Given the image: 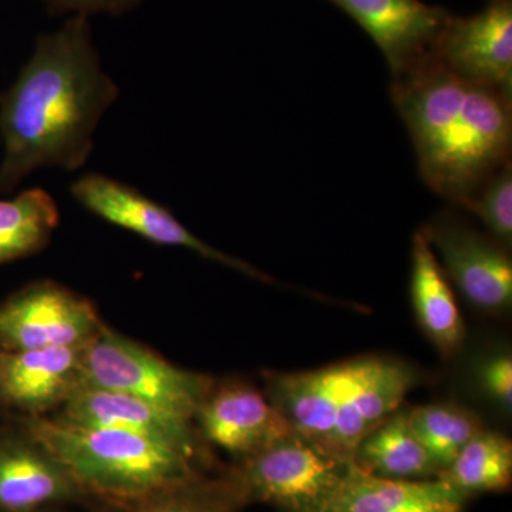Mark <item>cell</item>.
Listing matches in <instances>:
<instances>
[{"instance_id": "cell-1", "label": "cell", "mask_w": 512, "mask_h": 512, "mask_svg": "<svg viewBox=\"0 0 512 512\" xmlns=\"http://www.w3.org/2000/svg\"><path fill=\"white\" fill-rule=\"evenodd\" d=\"M119 94L101 67L89 19L70 16L62 28L37 36L32 56L0 94V194L42 168L84 167Z\"/></svg>"}, {"instance_id": "cell-2", "label": "cell", "mask_w": 512, "mask_h": 512, "mask_svg": "<svg viewBox=\"0 0 512 512\" xmlns=\"http://www.w3.org/2000/svg\"><path fill=\"white\" fill-rule=\"evenodd\" d=\"M394 106L412 137L424 183L467 208L511 161V97L429 59L393 79Z\"/></svg>"}, {"instance_id": "cell-3", "label": "cell", "mask_w": 512, "mask_h": 512, "mask_svg": "<svg viewBox=\"0 0 512 512\" xmlns=\"http://www.w3.org/2000/svg\"><path fill=\"white\" fill-rule=\"evenodd\" d=\"M28 431L84 493L123 507L202 476L200 461L136 434L39 416L28 420Z\"/></svg>"}, {"instance_id": "cell-4", "label": "cell", "mask_w": 512, "mask_h": 512, "mask_svg": "<svg viewBox=\"0 0 512 512\" xmlns=\"http://www.w3.org/2000/svg\"><path fill=\"white\" fill-rule=\"evenodd\" d=\"M80 384L128 394L188 420L214 387L210 377L171 365L106 326L83 346Z\"/></svg>"}, {"instance_id": "cell-5", "label": "cell", "mask_w": 512, "mask_h": 512, "mask_svg": "<svg viewBox=\"0 0 512 512\" xmlns=\"http://www.w3.org/2000/svg\"><path fill=\"white\" fill-rule=\"evenodd\" d=\"M353 461L293 433L232 470L248 503L284 512H328Z\"/></svg>"}, {"instance_id": "cell-6", "label": "cell", "mask_w": 512, "mask_h": 512, "mask_svg": "<svg viewBox=\"0 0 512 512\" xmlns=\"http://www.w3.org/2000/svg\"><path fill=\"white\" fill-rule=\"evenodd\" d=\"M70 192L74 200L96 217L134 232L153 244L187 248L208 261L228 266L255 281L275 284L274 278L255 266L202 241L188 231L167 207L151 200L131 185L107 175L90 173L74 181Z\"/></svg>"}, {"instance_id": "cell-7", "label": "cell", "mask_w": 512, "mask_h": 512, "mask_svg": "<svg viewBox=\"0 0 512 512\" xmlns=\"http://www.w3.org/2000/svg\"><path fill=\"white\" fill-rule=\"evenodd\" d=\"M450 284L474 309L501 315L512 305V262L508 248L485 237L454 212L423 228Z\"/></svg>"}, {"instance_id": "cell-8", "label": "cell", "mask_w": 512, "mask_h": 512, "mask_svg": "<svg viewBox=\"0 0 512 512\" xmlns=\"http://www.w3.org/2000/svg\"><path fill=\"white\" fill-rule=\"evenodd\" d=\"M101 326L92 302L55 282H36L0 305V350L83 346Z\"/></svg>"}, {"instance_id": "cell-9", "label": "cell", "mask_w": 512, "mask_h": 512, "mask_svg": "<svg viewBox=\"0 0 512 512\" xmlns=\"http://www.w3.org/2000/svg\"><path fill=\"white\" fill-rule=\"evenodd\" d=\"M430 59L457 76L512 96V0L448 19Z\"/></svg>"}, {"instance_id": "cell-10", "label": "cell", "mask_w": 512, "mask_h": 512, "mask_svg": "<svg viewBox=\"0 0 512 512\" xmlns=\"http://www.w3.org/2000/svg\"><path fill=\"white\" fill-rule=\"evenodd\" d=\"M382 50L393 79L427 62L451 13L421 0H329Z\"/></svg>"}, {"instance_id": "cell-11", "label": "cell", "mask_w": 512, "mask_h": 512, "mask_svg": "<svg viewBox=\"0 0 512 512\" xmlns=\"http://www.w3.org/2000/svg\"><path fill=\"white\" fill-rule=\"evenodd\" d=\"M419 382L412 366L392 357H356L355 372L340 402L329 451L352 460L357 444L402 409Z\"/></svg>"}, {"instance_id": "cell-12", "label": "cell", "mask_w": 512, "mask_h": 512, "mask_svg": "<svg viewBox=\"0 0 512 512\" xmlns=\"http://www.w3.org/2000/svg\"><path fill=\"white\" fill-rule=\"evenodd\" d=\"M59 419L77 426L124 431L156 440L202 461L201 446L192 420L184 419L154 404L97 387L79 384L62 404Z\"/></svg>"}, {"instance_id": "cell-13", "label": "cell", "mask_w": 512, "mask_h": 512, "mask_svg": "<svg viewBox=\"0 0 512 512\" xmlns=\"http://www.w3.org/2000/svg\"><path fill=\"white\" fill-rule=\"evenodd\" d=\"M194 420L205 440L241 460L295 433L265 393L241 383L212 387Z\"/></svg>"}, {"instance_id": "cell-14", "label": "cell", "mask_w": 512, "mask_h": 512, "mask_svg": "<svg viewBox=\"0 0 512 512\" xmlns=\"http://www.w3.org/2000/svg\"><path fill=\"white\" fill-rule=\"evenodd\" d=\"M355 366L356 359H350L308 372L269 373L265 394L298 436L329 451L340 402Z\"/></svg>"}, {"instance_id": "cell-15", "label": "cell", "mask_w": 512, "mask_h": 512, "mask_svg": "<svg viewBox=\"0 0 512 512\" xmlns=\"http://www.w3.org/2000/svg\"><path fill=\"white\" fill-rule=\"evenodd\" d=\"M83 346L0 350V400L33 416L60 406L80 384Z\"/></svg>"}, {"instance_id": "cell-16", "label": "cell", "mask_w": 512, "mask_h": 512, "mask_svg": "<svg viewBox=\"0 0 512 512\" xmlns=\"http://www.w3.org/2000/svg\"><path fill=\"white\" fill-rule=\"evenodd\" d=\"M467 500L440 478L392 480L353 463L328 512H463Z\"/></svg>"}, {"instance_id": "cell-17", "label": "cell", "mask_w": 512, "mask_h": 512, "mask_svg": "<svg viewBox=\"0 0 512 512\" xmlns=\"http://www.w3.org/2000/svg\"><path fill=\"white\" fill-rule=\"evenodd\" d=\"M83 494L62 463L32 439L0 444V510H39Z\"/></svg>"}, {"instance_id": "cell-18", "label": "cell", "mask_w": 512, "mask_h": 512, "mask_svg": "<svg viewBox=\"0 0 512 512\" xmlns=\"http://www.w3.org/2000/svg\"><path fill=\"white\" fill-rule=\"evenodd\" d=\"M410 289L421 329L440 355L450 359L463 346L466 326L450 281L423 229L413 238Z\"/></svg>"}, {"instance_id": "cell-19", "label": "cell", "mask_w": 512, "mask_h": 512, "mask_svg": "<svg viewBox=\"0 0 512 512\" xmlns=\"http://www.w3.org/2000/svg\"><path fill=\"white\" fill-rule=\"evenodd\" d=\"M373 476L392 480H430L440 468L413 433L407 410H397L357 444L352 458Z\"/></svg>"}, {"instance_id": "cell-20", "label": "cell", "mask_w": 512, "mask_h": 512, "mask_svg": "<svg viewBox=\"0 0 512 512\" xmlns=\"http://www.w3.org/2000/svg\"><path fill=\"white\" fill-rule=\"evenodd\" d=\"M55 198L43 188H29L0 200V265L42 251L59 227Z\"/></svg>"}, {"instance_id": "cell-21", "label": "cell", "mask_w": 512, "mask_h": 512, "mask_svg": "<svg viewBox=\"0 0 512 512\" xmlns=\"http://www.w3.org/2000/svg\"><path fill=\"white\" fill-rule=\"evenodd\" d=\"M458 493H500L512 483V444L504 434L481 430L437 477Z\"/></svg>"}, {"instance_id": "cell-22", "label": "cell", "mask_w": 512, "mask_h": 512, "mask_svg": "<svg viewBox=\"0 0 512 512\" xmlns=\"http://www.w3.org/2000/svg\"><path fill=\"white\" fill-rule=\"evenodd\" d=\"M413 433L441 471L468 441L484 430L476 413L456 403H434L407 410ZM440 476V474H439Z\"/></svg>"}, {"instance_id": "cell-23", "label": "cell", "mask_w": 512, "mask_h": 512, "mask_svg": "<svg viewBox=\"0 0 512 512\" xmlns=\"http://www.w3.org/2000/svg\"><path fill=\"white\" fill-rule=\"evenodd\" d=\"M247 498L234 473L202 476L126 505L130 512H239Z\"/></svg>"}, {"instance_id": "cell-24", "label": "cell", "mask_w": 512, "mask_h": 512, "mask_svg": "<svg viewBox=\"0 0 512 512\" xmlns=\"http://www.w3.org/2000/svg\"><path fill=\"white\" fill-rule=\"evenodd\" d=\"M466 210L474 212L484 222L495 241L510 248L512 242L511 161L478 190Z\"/></svg>"}, {"instance_id": "cell-25", "label": "cell", "mask_w": 512, "mask_h": 512, "mask_svg": "<svg viewBox=\"0 0 512 512\" xmlns=\"http://www.w3.org/2000/svg\"><path fill=\"white\" fill-rule=\"evenodd\" d=\"M47 13L52 16L94 15L121 16L143 5L146 0H42Z\"/></svg>"}, {"instance_id": "cell-26", "label": "cell", "mask_w": 512, "mask_h": 512, "mask_svg": "<svg viewBox=\"0 0 512 512\" xmlns=\"http://www.w3.org/2000/svg\"><path fill=\"white\" fill-rule=\"evenodd\" d=\"M481 387L491 400L511 412L512 407V359L510 353H503L485 360L481 366Z\"/></svg>"}, {"instance_id": "cell-27", "label": "cell", "mask_w": 512, "mask_h": 512, "mask_svg": "<svg viewBox=\"0 0 512 512\" xmlns=\"http://www.w3.org/2000/svg\"><path fill=\"white\" fill-rule=\"evenodd\" d=\"M0 512H52L47 510V508H39V510H32V511H6V510H0Z\"/></svg>"}, {"instance_id": "cell-28", "label": "cell", "mask_w": 512, "mask_h": 512, "mask_svg": "<svg viewBox=\"0 0 512 512\" xmlns=\"http://www.w3.org/2000/svg\"><path fill=\"white\" fill-rule=\"evenodd\" d=\"M493 2H504V0H490V3H493Z\"/></svg>"}]
</instances>
